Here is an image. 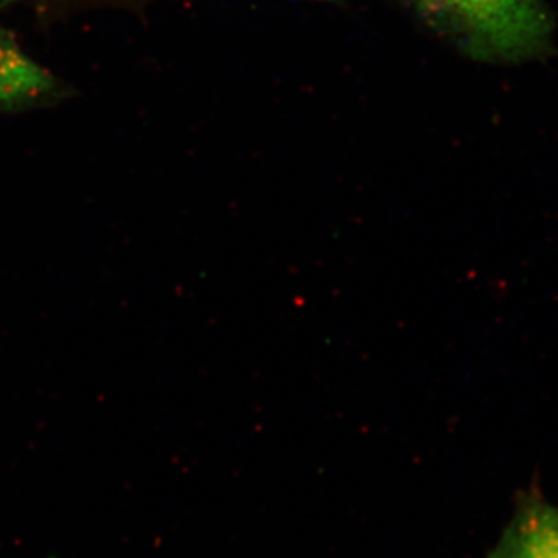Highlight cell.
Returning a JSON list of instances; mask_svg holds the SVG:
<instances>
[{"instance_id":"obj_1","label":"cell","mask_w":558,"mask_h":558,"mask_svg":"<svg viewBox=\"0 0 558 558\" xmlns=\"http://www.w3.org/2000/svg\"><path fill=\"white\" fill-rule=\"evenodd\" d=\"M433 28L472 53L517 60L537 50L548 35L539 0H405Z\"/></svg>"},{"instance_id":"obj_2","label":"cell","mask_w":558,"mask_h":558,"mask_svg":"<svg viewBox=\"0 0 558 558\" xmlns=\"http://www.w3.org/2000/svg\"><path fill=\"white\" fill-rule=\"evenodd\" d=\"M495 558H558V509L542 499H529Z\"/></svg>"},{"instance_id":"obj_3","label":"cell","mask_w":558,"mask_h":558,"mask_svg":"<svg viewBox=\"0 0 558 558\" xmlns=\"http://www.w3.org/2000/svg\"><path fill=\"white\" fill-rule=\"evenodd\" d=\"M53 89V80L9 39L0 38V109L38 100Z\"/></svg>"},{"instance_id":"obj_4","label":"cell","mask_w":558,"mask_h":558,"mask_svg":"<svg viewBox=\"0 0 558 558\" xmlns=\"http://www.w3.org/2000/svg\"><path fill=\"white\" fill-rule=\"evenodd\" d=\"M317 2H326V0H317Z\"/></svg>"}]
</instances>
